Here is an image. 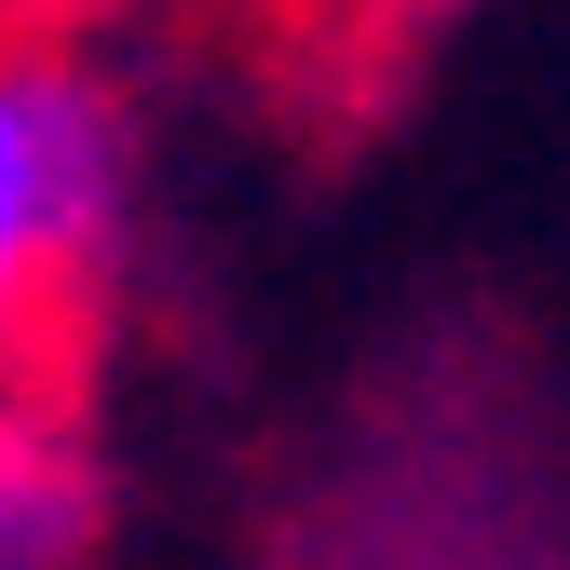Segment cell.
<instances>
[{
	"label": "cell",
	"instance_id": "7a4b0ae2",
	"mask_svg": "<svg viewBox=\"0 0 570 570\" xmlns=\"http://www.w3.org/2000/svg\"><path fill=\"white\" fill-rule=\"evenodd\" d=\"M109 530L96 435L55 367H0V570H82Z\"/></svg>",
	"mask_w": 570,
	"mask_h": 570
},
{
	"label": "cell",
	"instance_id": "3957f363",
	"mask_svg": "<svg viewBox=\"0 0 570 570\" xmlns=\"http://www.w3.org/2000/svg\"><path fill=\"white\" fill-rule=\"evenodd\" d=\"M0 14H14V0H0Z\"/></svg>",
	"mask_w": 570,
	"mask_h": 570
},
{
	"label": "cell",
	"instance_id": "6da1fadb",
	"mask_svg": "<svg viewBox=\"0 0 570 570\" xmlns=\"http://www.w3.org/2000/svg\"><path fill=\"white\" fill-rule=\"evenodd\" d=\"M136 232V109L28 14H0V367H55V326Z\"/></svg>",
	"mask_w": 570,
	"mask_h": 570
}]
</instances>
